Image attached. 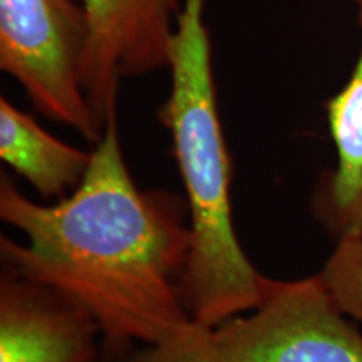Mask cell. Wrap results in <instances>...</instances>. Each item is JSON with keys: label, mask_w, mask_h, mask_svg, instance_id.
<instances>
[{"label": "cell", "mask_w": 362, "mask_h": 362, "mask_svg": "<svg viewBox=\"0 0 362 362\" xmlns=\"http://www.w3.org/2000/svg\"><path fill=\"white\" fill-rule=\"evenodd\" d=\"M0 220L25 237L0 235L2 267L83 305L99 324L107 362L193 320L181 287L192 243L187 200L138 188L117 117L93 146L83 183L62 200H30L0 175Z\"/></svg>", "instance_id": "cell-1"}, {"label": "cell", "mask_w": 362, "mask_h": 362, "mask_svg": "<svg viewBox=\"0 0 362 362\" xmlns=\"http://www.w3.org/2000/svg\"><path fill=\"white\" fill-rule=\"evenodd\" d=\"M203 11L205 0H181L168 54L171 88L158 119L171 136L189 216L183 300L193 320L214 329L255 309L267 277L243 252L233 225L232 160Z\"/></svg>", "instance_id": "cell-2"}, {"label": "cell", "mask_w": 362, "mask_h": 362, "mask_svg": "<svg viewBox=\"0 0 362 362\" xmlns=\"http://www.w3.org/2000/svg\"><path fill=\"white\" fill-rule=\"evenodd\" d=\"M89 22L76 0H0V69L54 123L94 146L103 136L83 89Z\"/></svg>", "instance_id": "cell-3"}, {"label": "cell", "mask_w": 362, "mask_h": 362, "mask_svg": "<svg viewBox=\"0 0 362 362\" xmlns=\"http://www.w3.org/2000/svg\"><path fill=\"white\" fill-rule=\"evenodd\" d=\"M220 362H362V332L319 274L267 277L260 304L214 327Z\"/></svg>", "instance_id": "cell-4"}, {"label": "cell", "mask_w": 362, "mask_h": 362, "mask_svg": "<svg viewBox=\"0 0 362 362\" xmlns=\"http://www.w3.org/2000/svg\"><path fill=\"white\" fill-rule=\"evenodd\" d=\"M89 22L83 89L104 133L117 117L121 81L168 67L181 0H79Z\"/></svg>", "instance_id": "cell-5"}, {"label": "cell", "mask_w": 362, "mask_h": 362, "mask_svg": "<svg viewBox=\"0 0 362 362\" xmlns=\"http://www.w3.org/2000/svg\"><path fill=\"white\" fill-rule=\"evenodd\" d=\"M0 362H107L93 315L51 285L0 272Z\"/></svg>", "instance_id": "cell-6"}, {"label": "cell", "mask_w": 362, "mask_h": 362, "mask_svg": "<svg viewBox=\"0 0 362 362\" xmlns=\"http://www.w3.org/2000/svg\"><path fill=\"white\" fill-rule=\"evenodd\" d=\"M362 29V0H352ZM327 123L337 161L317 180L310 210L336 242L362 237V51L349 81L327 101Z\"/></svg>", "instance_id": "cell-7"}, {"label": "cell", "mask_w": 362, "mask_h": 362, "mask_svg": "<svg viewBox=\"0 0 362 362\" xmlns=\"http://www.w3.org/2000/svg\"><path fill=\"white\" fill-rule=\"evenodd\" d=\"M0 158L47 202L66 198L83 183L93 149L71 146L33 116L0 98Z\"/></svg>", "instance_id": "cell-8"}, {"label": "cell", "mask_w": 362, "mask_h": 362, "mask_svg": "<svg viewBox=\"0 0 362 362\" xmlns=\"http://www.w3.org/2000/svg\"><path fill=\"white\" fill-rule=\"evenodd\" d=\"M319 275L339 307L362 322V237L336 242Z\"/></svg>", "instance_id": "cell-9"}, {"label": "cell", "mask_w": 362, "mask_h": 362, "mask_svg": "<svg viewBox=\"0 0 362 362\" xmlns=\"http://www.w3.org/2000/svg\"><path fill=\"white\" fill-rule=\"evenodd\" d=\"M115 362H220L214 329L189 320L170 337L133 347Z\"/></svg>", "instance_id": "cell-10"}]
</instances>
